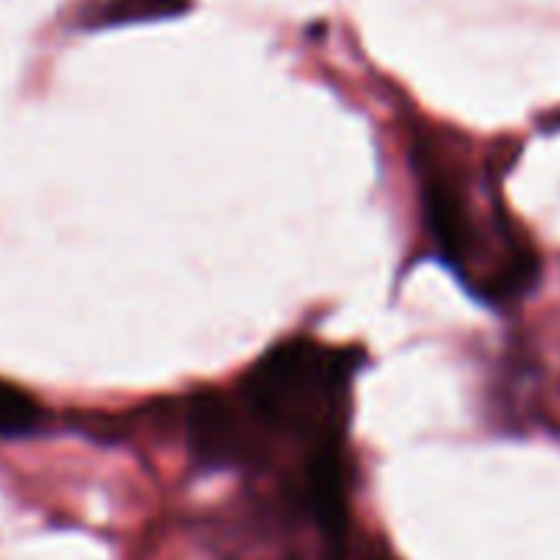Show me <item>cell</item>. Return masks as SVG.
<instances>
[{
	"mask_svg": "<svg viewBox=\"0 0 560 560\" xmlns=\"http://www.w3.org/2000/svg\"><path fill=\"white\" fill-rule=\"evenodd\" d=\"M360 347L294 337L267 350L234 389L195 396L185 409L188 452L214 471H277V485L311 458L350 448Z\"/></svg>",
	"mask_w": 560,
	"mask_h": 560,
	"instance_id": "6da1fadb",
	"label": "cell"
},
{
	"mask_svg": "<svg viewBox=\"0 0 560 560\" xmlns=\"http://www.w3.org/2000/svg\"><path fill=\"white\" fill-rule=\"evenodd\" d=\"M422 224L442 267H448L458 284L494 311L524 304L540 284V250L524 228L508 214L498 191H475L448 168L439 155L416 152Z\"/></svg>",
	"mask_w": 560,
	"mask_h": 560,
	"instance_id": "7a4b0ae2",
	"label": "cell"
},
{
	"mask_svg": "<svg viewBox=\"0 0 560 560\" xmlns=\"http://www.w3.org/2000/svg\"><path fill=\"white\" fill-rule=\"evenodd\" d=\"M191 0H109L93 14V24L100 27H122V24H149L178 18L188 11Z\"/></svg>",
	"mask_w": 560,
	"mask_h": 560,
	"instance_id": "3957f363",
	"label": "cell"
},
{
	"mask_svg": "<svg viewBox=\"0 0 560 560\" xmlns=\"http://www.w3.org/2000/svg\"><path fill=\"white\" fill-rule=\"evenodd\" d=\"M44 422L40 402L18 389L14 383H0V439H21L37 432Z\"/></svg>",
	"mask_w": 560,
	"mask_h": 560,
	"instance_id": "277c9868",
	"label": "cell"
},
{
	"mask_svg": "<svg viewBox=\"0 0 560 560\" xmlns=\"http://www.w3.org/2000/svg\"><path fill=\"white\" fill-rule=\"evenodd\" d=\"M324 560H396V553L376 540V537H357L353 530L337 540V544H324Z\"/></svg>",
	"mask_w": 560,
	"mask_h": 560,
	"instance_id": "5b68a950",
	"label": "cell"
}]
</instances>
